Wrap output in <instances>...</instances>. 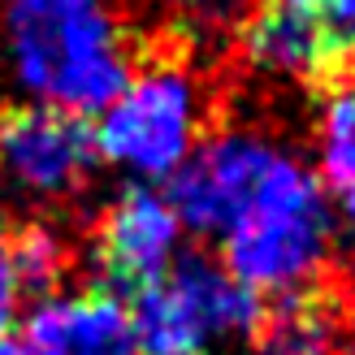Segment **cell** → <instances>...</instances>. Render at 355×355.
Masks as SVG:
<instances>
[{
    "label": "cell",
    "mask_w": 355,
    "mask_h": 355,
    "mask_svg": "<svg viewBox=\"0 0 355 355\" xmlns=\"http://www.w3.org/2000/svg\"><path fill=\"white\" fill-rule=\"evenodd\" d=\"M256 334V355H334V343H338L329 308L308 295H286L273 312H264V325Z\"/></svg>",
    "instance_id": "obj_10"
},
{
    "label": "cell",
    "mask_w": 355,
    "mask_h": 355,
    "mask_svg": "<svg viewBox=\"0 0 355 355\" xmlns=\"http://www.w3.org/2000/svg\"><path fill=\"white\" fill-rule=\"evenodd\" d=\"M321 22L334 74H343L355 65V0H321Z\"/></svg>",
    "instance_id": "obj_13"
},
{
    "label": "cell",
    "mask_w": 355,
    "mask_h": 355,
    "mask_svg": "<svg viewBox=\"0 0 355 355\" xmlns=\"http://www.w3.org/2000/svg\"><path fill=\"white\" fill-rule=\"evenodd\" d=\"M355 173V83L338 87L321 113V191H338Z\"/></svg>",
    "instance_id": "obj_12"
},
{
    "label": "cell",
    "mask_w": 355,
    "mask_h": 355,
    "mask_svg": "<svg viewBox=\"0 0 355 355\" xmlns=\"http://www.w3.org/2000/svg\"><path fill=\"white\" fill-rule=\"evenodd\" d=\"M5 239H9V230L5 221H0V343L9 338V329H13V316H17V286H13V273H9V252H5Z\"/></svg>",
    "instance_id": "obj_14"
},
{
    "label": "cell",
    "mask_w": 355,
    "mask_h": 355,
    "mask_svg": "<svg viewBox=\"0 0 355 355\" xmlns=\"http://www.w3.org/2000/svg\"><path fill=\"white\" fill-rule=\"evenodd\" d=\"M343 269H347V282L355 286V234H351V243H347V252H343Z\"/></svg>",
    "instance_id": "obj_15"
},
{
    "label": "cell",
    "mask_w": 355,
    "mask_h": 355,
    "mask_svg": "<svg viewBox=\"0 0 355 355\" xmlns=\"http://www.w3.org/2000/svg\"><path fill=\"white\" fill-rule=\"evenodd\" d=\"M96 126L87 117L17 104L0 113V178L35 200H65L96 169Z\"/></svg>",
    "instance_id": "obj_5"
},
{
    "label": "cell",
    "mask_w": 355,
    "mask_h": 355,
    "mask_svg": "<svg viewBox=\"0 0 355 355\" xmlns=\"http://www.w3.org/2000/svg\"><path fill=\"white\" fill-rule=\"evenodd\" d=\"M200 100L182 69H144L96 126V152L139 178H169L195 148Z\"/></svg>",
    "instance_id": "obj_4"
},
{
    "label": "cell",
    "mask_w": 355,
    "mask_h": 355,
    "mask_svg": "<svg viewBox=\"0 0 355 355\" xmlns=\"http://www.w3.org/2000/svg\"><path fill=\"white\" fill-rule=\"evenodd\" d=\"M0 355H40V351H31L26 343H13V338H5V343H0Z\"/></svg>",
    "instance_id": "obj_16"
},
{
    "label": "cell",
    "mask_w": 355,
    "mask_h": 355,
    "mask_svg": "<svg viewBox=\"0 0 355 355\" xmlns=\"http://www.w3.org/2000/svg\"><path fill=\"white\" fill-rule=\"evenodd\" d=\"M9 252V273L17 295H40L48 299L65 277V243L52 234L48 225H22L5 239Z\"/></svg>",
    "instance_id": "obj_11"
},
{
    "label": "cell",
    "mask_w": 355,
    "mask_h": 355,
    "mask_svg": "<svg viewBox=\"0 0 355 355\" xmlns=\"http://www.w3.org/2000/svg\"><path fill=\"white\" fill-rule=\"evenodd\" d=\"M17 343L40 355H139L126 304L104 291L40 299Z\"/></svg>",
    "instance_id": "obj_8"
},
{
    "label": "cell",
    "mask_w": 355,
    "mask_h": 355,
    "mask_svg": "<svg viewBox=\"0 0 355 355\" xmlns=\"http://www.w3.org/2000/svg\"><path fill=\"white\" fill-rule=\"evenodd\" d=\"M9 69L48 109L92 117L135 78L126 35L104 0H9Z\"/></svg>",
    "instance_id": "obj_1"
},
{
    "label": "cell",
    "mask_w": 355,
    "mask_h": 355,
    "mask_svg": "<svg viewBox=\"0 0 355 355\" xmlns=\"http://www.w3.org/2000/svg\"><path fill=\"white\" fill-rule=\"evenodd\" d=\"M126 312L139 355H204L221 334H256L269 308L212 256L187 252L173 256L165 277L139 291Z\"/></svg>",
    "instance_id": "obj_3"
},
{
    "label": "cell",
    "mask_w": 355,
    "mask_h": 355,
    "mask_svg": "<svg viewBox=\"0 0 355 355\" xmlns=\"http://www.w3.org/2000/svg\"><path fill=\"white\" fill-rule=\"evenodd\" d=\"M247 57L273 74L299 78H329V44L321 22V0H264L247 22Z\"/></svg>",
    "instance_id": "obj_9"
},
{
    "label": "cell",
    "mask_w": 355,
    "mask_h": 355,
    "mask_svg": "<svg viewBox=\"0 0 355 355\" xmlns=\"http://www.w3.org/2000/svg\"><path fill=\"white\" fill-rule=\"evenodd\" d=\"M273 156L277 148H269L260 135L247 130H230L208 139V144H195L187 161L169 173V191H165L178 225H187L204 239H221L230 221L243 212V204L252 200Z\"/></svg>",
    "instance_id": "obj_6"
},
{
    "label": "cell",
    "mask_w": 355,
    "mask_h": 355,
    "mask_svg": "<svg viewBox=\"0 0 355 355\" xmlns=\"http://www.w3.org/2000/svg\"><path fill=\"white\" fill-rule=\"evenodd\" d=\"M178 239H182V225L165 195L152 187H126L104 208L96 230L100 291L121 304L156 286L178 256Z\"/></svg>",
    "instance_id": "obj_7"
},
{
    "label": "cell",
    "mask_w": 355,
    "mask_h": 355,
    "mask_svg": "<svg viewBox=\"0 0 355 355\" xmlns=\"http://www.w3.org/2000/svg\"><path fill=\"white\" fill-rule=\"evenodd\" d=\"M329 204L316 173L277 152L221 234V269L260 299L299 295L329 256Z\"/></svg>",
    "instance_id": "obj_2"
}]
</instances>
